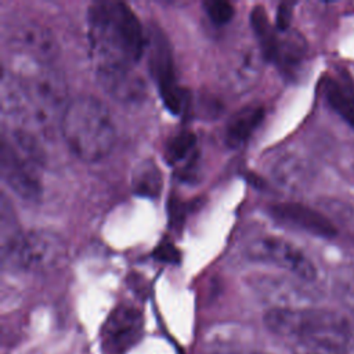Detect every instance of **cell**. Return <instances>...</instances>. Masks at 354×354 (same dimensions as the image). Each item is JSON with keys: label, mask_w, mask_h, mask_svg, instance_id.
<instances>
[{"label": "cell", "mask_w": 354, "mask_h": 354, "mask_svg": "<svg viewBox=\"0 0 354 354\" xmlns=\"http://www.w3.org/2000/svg\"><path fill=\"white\" fill-rule=\"evenodd\" d=\"M87 39L97 82L136 72L148 44L134 11L127 4L112 0L90 4Z\"/></svg>", "instance_id": "6da1fadb"}, {"label": "cell", "mask_w": 354, "mask_h": 354, "mask_svg": "<svg viewBox=\"0 0 354 354\" xmlns=\"http://www.w3.org/2000/svg\"><path fill=\"white\" fill-rule=\"evenodd\" d=\"M58 129L68 149L86 163L106 158L116 142V127L111 111L90 94L69 100Z\"/></svg>", "instance_id": "7a4b0ae2"}, {"label": "cell", "mask_w": 354, "mask_h": 354, "mask_svg": "<svg viewBox=\"0 0 354 354\" xmlns=\"http://www.w3.org/2000/svg\"><path fill=\"white\" fill-rule=\"evenodd\" d=\"M43 162L37 137L10 130L3 134L0 169L6 184L21 198L36 201L41 195L39 169Z\"/></svg>", "instance_id": "3957f363"}, {"label": "cell", "mask_w": 354, "mask_h": 354, "mask_svg": "<svg viewBox=\"0 0 354 354\" xmlns=\"http://www.w3.org/2000/svg\"><path fill=\"white\" fill-rule=\"evenodd\" d=\"M264 325L274 335L293 343L353 335L344 317L318 308L272 307L264 314Z\"/></svg>", "instance_id": "277c9868"}, {"label": "cell", "mask_w": 354, "mask_h": 354, "mask_svg": "<svg viewBox=\"0 0 354 354\" xmlns=\"http://www.w3.org/2000/svg\"><path fill=\"white\" fill-rule=\"evenodd\" d=\"M3 256L22 270L46 271L66 259V242L54 231L32 230L3 246Z\"/></svg>", "instance_id": "5b68a950"}, {"label": "cell", "mask_w": 354, "mask_h": 354, "mask_svg": "<svg viewBox=\"0 0 354 354\" xmlns=\"http://www.w3.org/2000/svg\"><path fill=\"white\" fill-rule=\"evenodd\" d=\"M245 256L252 261L283 268L306 282L317 278L314 263L297 246L279 236L263 235L252 239L246 245Z\"/></svg>", "instance_id": "8992f818"}, {"label": "cell", "mask_w": 354, "mask_h": 354, "mask_svg": "<svg viewBox=\"0 0 354 354\" xmlns=\"http://www.w3.org/2000/svg\"><path fill=\"white\" fill-rule=\"evenodd\" d=\"M8 47L24 65H54L58 54L57 39L53 32L36 21H21L7 33Z\"/></svg>", "instance_id": "52a82bcc"}, {"label": "cell", "mask_w": 354, "mask_h": 354, "mask_svg": "<svg viewBox=\"0 0 354 354\" xmlns=\"http://www.w3.org/2000/svg\"><path fill=\"white\" fill-rule=\"evenodd\" d=\"M149 64L156 80L159 94L165 106L171 113H181L188 105V93L181 87L176 79L171 53L167 41L159 32H152L148 40Z\"/></svg>", "instance_id": "ba28073f"}, {"label": "cell", "mask_w": 354, "mask_h": 354, "mask_svg": "<svg viewBox=\"0 0 354 354\" xmlns=\"http://www.w3.org/2000/svg\"><path fill=\"white\" fill-rule=\"evenodd\" d=\"M144 318L138 308L130 304L115 307L100 332V344L104 354H124L140 339Z\"/></svg>", "instance_id": "9c48e42d"}, {"label": "cell", "mask_w": 354, "mask_h": 354, "mask_svg": "<svg viewBox=\"0 0 354 354\" xmlns=\"http://www.w3.org/2000/svg\"><path fill=\"white\" fill-rule=\"evenodd\" d=\"M268 212L279 224L300 230L318 238H333L337 234V228L325 214L303 203H274L270 206Z\"/></svg>", "instance_id": "30bf717a"}, {"label": "cell", "mask_w": 354, "mask_h": 354, "mask_svg": "<svg viewBox=\"0 0 354 354\" xmlns=\"http://www.w3.org/2000/svg\"><path fill=\"white\" fill-rule=\"evenodd\" d=\"M264 57L257 44H245L232 54L227 65L225 79L238 91L248 90L260 77Z\"/></svg>", "instance_id": "8fae6325"}, {"label": "cell", "mask_w": 354, "mask_h": 354, "mask_svg": "<svg viewBox=\"0 0 354 354\" xmlns=\"http://www.w3.org/2000/svg\"><path fill=\"white\" fill-rule=\"evenodd\" d=\"M264 115V106L260 104H249L236 111L225 124L224 142L230 148L242 147L260 126Z\"/></svg>", "instance_id": "7c38bea8"}, {"label": "cell", "mask_w": 354, "mask_h": 354, "mask_svg": "<svg viewBox=\"0 0 354 354\" xmlns=\"http://www.w3.org/2000/svg\"><path fill=\"white\" fill-rule=\"evenodd\" d=\"M324 94L329 106L354 129V84L350 79H325Z\"/></svg>", "instance_id": "4fadbf2b"}, {"label": "cell", "mask_w": 354, "mask_h": 354, "mask_svg": "<svg viewBox=\"0 0 354 354\" xmlns=\"http://www.w3.org/2000/svg\"><path fill=\"white\" fill-rule=\"evenodd\" d=\"M271 173L278 184L289 189H299V187H303L307 183L310 167L306 160L297 155L283 153L272 162Z\"/></svg>", "instance_id": "5bb4252c"}, {"label": "cell", "mask_w": 354, "mask_h": 354, "mask_svg": "<svg viewBox=\"0 0 354 354\" xmlns=\"http://www.w3.org/2000/svg\"><path fill=\"white\" fill-rule=\"evenodd\" d=\"M131 185L137 195L155 198L162 189V173L156 163L145 160L140 163L131 177Z\"/></svg>", "instance_id": "9a60e30c"}, {"label": "cell", "mask_w": 354, "mask_h": 354, "mask_svg": "<svg viewBox=\"0 0 354 354\" xmlns=\"http://www.w3.org/2000/svg\"><path fill=\"white\" fill-rule=\"evenodd\" d=\"M196 137L191 131H180L170 137L165 147V158L170 165L187 162L195 152Z\"/></svg>", "instance_id": "2e32d148"}, {"label": "cell", "mask_w": 354, "mask_h": 354, "mask_svg": "<svg viewBox=\"0 0 354 354\" xmlns=\"http://www.w3.org/2000/svg\"><path fill=\"white\" fill-rule=\"evenodd\" d=\"M203 10L207 18L217 26L228 24L234 17V7L228 1L221 0H206L203 1Z\"/></svg>", "instance_id": "e0dca14e"}, {"label": "cell", "mask_w": 354, "mask_h": 354, "mask_svg": "<svg viewBox=\"0 0 354 354\" xmlns=\"http://www.w3.org/2000/svg\"><path fill=\"white\" fill-rule=\"evenodd\" d=\"M339 295L343 300V303L354 311V266L343 268L340 277H339Z\"/></svg>", "instance_id": "ac0fdd59"}, {"label": "cell", "mask_w": 354, "mask_h": 354, "mask_svg": "<svg viewBox=\"0 0 354 354\" xmlns=\"http://www.w3.org/2000/svg\"><path fill=\"white\" fill-rule=\"evenodd\" d=\"M153 256L155 259L163 263H177L180 257L178 249L171 242H167V241L160 242V245L155 249Z\"/></svg>", "instance_id": "d6986e66"}, {"label": "cell", "mask_w": 354, "mask_h": 354, "mask_svg": "<svg viewBox=\"0 0 354 354\" xmlns=\"http://www.w3.org/2000/svg\"><path fill=\"white\" fill-rule=\"evenodd\" d=\"M290 18H292V4L289 3L279 4L277 11V18H275V28L279 32H288L290 25Z\"/></svg>", "instance_id": "ffe728a7"}]
</instances>
